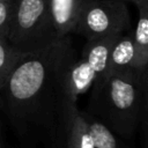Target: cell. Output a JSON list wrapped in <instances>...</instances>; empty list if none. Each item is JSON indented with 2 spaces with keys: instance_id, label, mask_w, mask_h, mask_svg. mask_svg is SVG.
<instances>
[{
  "instance_id": "cell-1",
  "label": "cell",
  "mask_w": 148,
  "mask_h": 148,
  "mask_svg": "<svg viewBox=\"0 0 148 148\" xmlns=\"http://www.w3.org/2000/svg\"><path fill=\"white\" fill-rule=\"evenodd\" d=\"M77 58L67 37L37 51L23 53L1 91L13 126L31 148H65L67 128L77 108L66 104L62 79Z\"/></svg>"
},
{
  "instance_id": "cell-2",
  "label": "cell",
  "mask_w": 148,
  "mask_h": 148,
  "mask_svg": "<svg viewBox=\"0 0 148 148\" xmlns=\"http://www.w3.org/2000/svg\"><path fill=\"white\" fill-rule=\"evenodd\" d=\"M84 111L120 138L132 141L141 117L139 71L130 68L96 80Z\"/></svg>"
},
{
  "instance_id": "cell-3",
  "label": "cell",
  "mask_w": 148,
  "mask_h": 148,
  "mask_svg": "<svg viewBox=\"0 0 148 148\" xmlns=\"http://www.w3.org/2000/svg\"><path fill=\"white\" fill-rule=\"evenodd\" d=\"M58 40L49 0H14L8 43L23 53L40 51Z\"/></svg>"
},
{
  "instance_id": "cell-4",
  "label": "cell",
  "mask_w": 148,
  "mask_h": 148,
  "mask_svg": "<svg viewBox=\"0 0 148 148\" xmlns=\"http://www.w3.org/2000/svg\"><path fill=\"white\" fill-rule=\"evenodd\" d=\"M131 30V18L125 2L114 0H86L75 32L87 40L117 36Z\"/></svg>"
},
{
  "instance_id": "cell-5",
  "label": "cell",
  "mask_w": 148,
  "mask_h": 148,
  "mask_svg": "<svg viewBox=\"0 0 148 148\" xmlns=\"http://www.w3.org/2000/svg\"><path fill=\"white\" fill-rule=\"evenodd\" d=\"M86 0H49L52 24L58 39L75 32V28Z\"/></svg>"
},
{
  "instance_id": "cell-6",
  "label": "cell",
  "mask_w": 148,
  "mask_h": 148,
  "mask_svg": "<svg viewBox=\"0 0 148 148\" xmlns=\"http://www.w3.org/2000/svg\"><path fill=\"white\" fill-rule=\"evenodd\" d=\"M134 62H135V49L133 42V31L128 30L119 35L114 40L110 50L106 69L103 76L116 72L135 68Z\"/></svg>"
},
{
  "instance_id": "cell-7",
  "label": "cell",
  "mask_w": 148,
  "mask_h": 148,
  "mask_svg": "<svg viewBox=\"0 0 148 148\" xmlns=\"http://www.w3.org/2000/svg\"><path fill=\"white\" fill-rule=\"evenodd\" d=\"M139 12L136 28L133 31V42L135 49L134 66L139 71L148 61V0L132 1Z\"/></svg>"
},
{
  "instance_id": "cell-8",
  "label": "cell",
  "mask_w": 148,
  "mask_h": 148,
  "mask_svg": "<svg viewBox=\"0 0 148 148\" xmlns=\"http://www.w3.org/2000/svg\"><path fill=\"white\" fill-rule=\"evenodd\" d=\"M82 114L87 121L90 135L92 138L96 148H133L131 141H127L114 132H112L102 121L92 117L91 114L82 111Z\"/></svg>"
},
{
  "instance_id": "cell-9",
  "label": "cell",
  "mask_w": 148,
  "mask_h": 148,
  "mask_svg": "<svg viewBox=\"0 0 148 148\" xmlns=\"http://www.w3.org/2000/svg\"><path fill=\"white\" fill-rule=\"evenodd\" d=\"M65 148H96L81 110L73 113L66 134Z\"/></svg>"
},
{
  "instance_id": "cell-10",
  "label": "cell",
  "mask_w": 148,
  "mask_h": 148,
  "mask_svg": "<svg viewBox=\"0 0 148 148\" xmlns=\"http://www.w3.org/2000/svg\"><path fill=\"white\" fill-rule=\"evenodd\" d=\"M23 52L15 49L8 42L0 40V106H1V91L5 87L7 77L12 72L15 64L22 57Z\"/></svg>"
},
{
  "instance_id": "cell-11",
  "label": "cell",
  "mask_w": 148,
  "mask_h": 148,
  "mask_svg": "<svg viewBox=\"0 0 148 148\" xmlns=\"http://www.w3.org/2000/svg\"><path fill=\"white\" fill-rule=\"evenodd\" d=\"M140 92H141V117L140 131L142 135H148V61L139 69Z\"/></svg>"
},
{
  "instance_id": "cell-12",
  "label": "cell",
  "mask_w": 148,
  "mask_h": 148,
  "mask_svg": "<svg viewBox=\"0 0 148 148\" xmlns=\"http://www.w3.org/2000/svg\"><path fill=\"white\" fill-rule=\"evenodd\" d=\"M13 1L0 2V40L3 42H8L13 13Z\"/></svg>"
},
{
  "instance_id": "cell-13",
  "label": "cell",
  "mask_w": 148,
  "mask_h": 148,
  "mask_svg": "<svg viewBox=\"0 0 148 148\" xmlns=\"http://www.w3.org/2000/svg\"><path fill=\"white\" fill-rule=\"evenodd\" d=\"M142 148H148V135H142Z\"/></svg>"
},
{
  "instance_id": "cell-14",
  "label": "cell",
  "mask_w": 148,
  "mask_h": 148,
  "mask_svg": "<svg viewBox=\"0 0 148 148\" xmlns=\"http://www.w3.org/2000/svg\"><path fill=\"white\" fill-rule=\"evenodd\" d=\"M114 1H120V2H125V3H127V2H132L133 0H114Z\"/></svg>"
},
{
  "instance_id": "cell-15",
  "label": "cell",
  "mask_w": 148,
  "mask_h": 148,
  "mask_svg": "<svg viewBox=\"0 0 148 148\" xmlns=\"http://www.w3.org/2000/svg\"><path fill=\"white\" fill-rule=\"evenodd\" d=\"M0 148H3L2 147V142H1V138H0Z\"/></svg>"
},
{
  "instance_id": "cell-16",
  "label": "cell",
  "mask_w": 148,
  "mask_h": 148,
  "mask_svg": "<svg viewBox=\"0 0 148 148\" xmlns=\"http://www.w3.org/2000/svg\"><path fill=\"white\" fill-rule=\"evenodd\" d=\"M1 1H13V0H0V2H1Z\"/></svg>"
}]
</instances>
